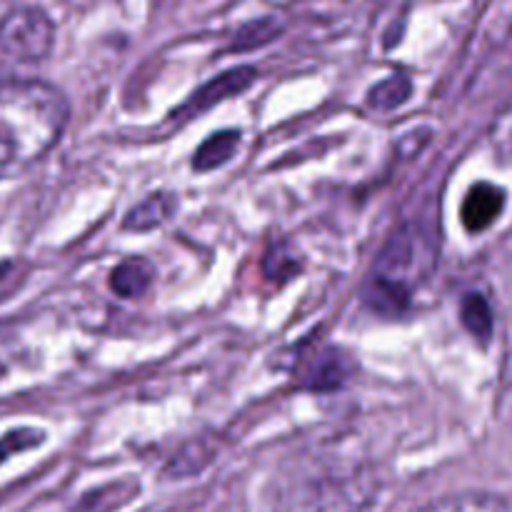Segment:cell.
<instances>
[{
    "mask_svg": "<svg viewBox=\"0 0 512 512\" xmlns=\"http://www.w3.org/2000/svg\"><path fill=\"white\" fill-rule=\"evenodd\" d=\"M70 108L55 85L38 78L0 83V183L18 178L58 145Z\"/></svg>",
    "mask_w": 512,
    "mask_h": 512,
    "instance_id": "cell-1",
    "label": "cell"
},
{
    "mask_svg": "<svg viewBox=\"0 0 512 512\" xmlns=\"http://www.w3.org/2000/svg\"><path fill=\"white\" fill-rule=\"evenodd\" d=\"M438 265V245L430 230L420 223H408L395 230L378 253L368 285L365 303L375 313L400 315L410 305L413 290L433 275Z\"/></svg>",
    "mask_w": 512,
    "mask_h": 512,
    "instance_id": "cell-2",
    "label": "cell"
},
{
    "mask_svg": "<svg viewBox=\"0 0 512 512\" xmlns=\"http://www.w3.org/2000/svg\"><path fill=\"white\" fill-rule=\"evenodd\" d=\"M55 43V25L33 5L13 8L0 20V83L28 78L48 60Z\"/></svg>",
    "mask_w": 512,
    "mask_h": 512,
    "instance_id": "cell-3",
    "label": "cell"
},
{
    "mask_svg": "<svg viewBox=\"0 0 512 512\" xmlns=\"http://www.w3.org/2000/svg\"><path fill=\"white\" fill-rule=\"evenodd\" d=\"M505 208V190L493 183H475L463 200V225L468 233H483Z\"/></svg>",
    "mask_w": 512,
    "mask_h": 512,
    "instance_id": "cell-4",
    "label": "cell"
},
{
    "mask_svg": "<svg viewBox=\"0 0 512 512\" xmlns=\"http://www.w3.org/2000/svg\"><path fill=\"white\" fill-rule=\"evenodd\" d=\"M253 80H255V70L248 68V65H245V68L228 70V73L218 75V78H213L210 83H205L200 90H195V93L190 95L188 103L183 105L180 115L203 113V110L213 108L215 103H223V100L243 93L245 88L253 85Z\"/></svg>",
    "mask_w": 512,
    "mask_h": 512,
    "instance_id": "cell-5",
    "label": "cell"
},
{
    "mask_svg": "<svg viewBox=\"0 0 512 512\" xmlns=\"http://www.w3.org/2000/svg\"><path fill=\"white\" fill-rule=\"evenodd\" d=\"M413 512H512L510 503L495 493H455L445 498L430 500Z\"/></svg>",
    "mask_w": 512,
    "mask_h": 512,
    "instance_id": "cell-6",
    "label": "cell"
},
{
    "mask_svg": "<svg viewBox=\"0 0 512 512\" xmlns=\"http://www.w3.org/2000/svg\"><path fill=\"white\" fill-rule=\"evenodd\" d=\"M153 275L155 270L148 260L128 258L113 268V273H110V288L123 300L140 298L150 288V283H153Z\"/></svg>",
    "mask_w": 512,
    "mask_h": 512,
    "instance_id": "cell-7",
    "label": "cell"
},
{
    "mask_svg": "<svg viewBox=\"0 0 512 512\" xmlns=\"http://www.w3.org/2000/svg\"><path fill=\"white\" fill-rule=\"evenodd\" d=\"M345 378L348 370L343 365V355L335 350H318L303 370L305 388L313 390H335L345 383Z\"/></svg>",
    "mask_w": 512,
    "mask_h": 512,
    "instance_id": "cell-8",
    "label": "cell"
},
{
    "mask_svg": "<svg viewBox=\"0 0 512 512\" xmlns=\"http://www.w3.org/2000/svg\"><path fill=\"white\" fill-rule=\"evenodd\" d=\"M175 198L170 193H153L145 200H140L135 208L128 210L125 215V230H153L163 225L165 220L173 215Z\"/></svg>",
    "mask_w": 512,
    "mask_h": 512,
    "instance_id": "cell-9",
    "label": "cell"
},
{
    "mask_svg": "<svg viewBox=\"0 0 512 512\" xmlns=\"http://www.w3.org/2000/svg\"><path fill=\"white\" fill-rule=\"evenodd\" d=\"M240 145V133L238 130H220V133L210 135L203 145L198 148L193 158V168L198 173H210V170L220 168V165L228 163L235 155Z\"/></svg>",
    "mask_w": 512,
    "mask_h": 512,
    "instance_id": "cell-10",
    "label": "cell"
},
{
    "mask_svg": "<svg viewBox=\"0 0 512 512\" xmlns=\"http://www.w3.org/2000/svg\"><path fill=\"white\" fill-rule=\"evenodd\" d=\"M460 315H463V325L468 328V333L478 340H490L493 335V310H490L488 300L478 293L465 295L463 308H460Z\"/></svg>",
    "mask_w": 512,
    "mask_h": 512,
    "instance_id": "cell-11",
    "label": "cell"
},
{
    "mask_svg": "<svg viewBox=\"0 0 512 512\" xmlns=\"http://www.w3.org/2000/svg\"><path fill=\"white\" fill-rule=\"evenodd\" d=\"M413 83L405 75H390V78L380 80L375 88H370L368 103L378 110H395L410 98Z\"/></svg>",
    "mask_w": 512,
    "mask_h": 512,
    "instance_id": "cell-12",
    "label": "cell"
},
{
    "mask_svg": "<svg viewBox=\"0 0 512 512\" xmlns=\"http://www.w3.org/2000/svg\"><path fill=\"white\" fill-rule=\"evenodd\" d=\"M40 443H43V433L40 430H13L5 438H0V463H5L10 455L23 453V450L35 448Z\"/></svg>",
    "mask_w": 512,
    "mask_h": 512,
    "instance_id": "cell-13",
    "label": "cell"
}]
</instances>
